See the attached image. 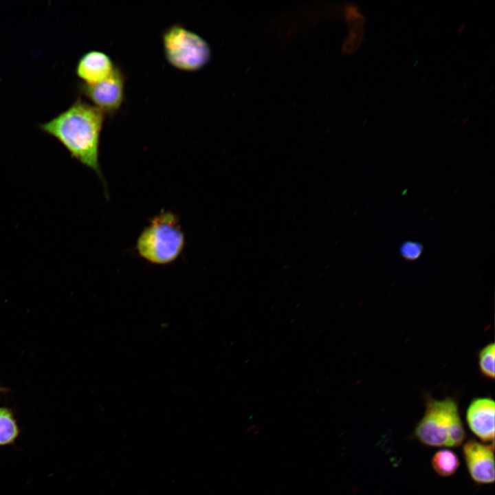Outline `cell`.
<instances>
[{"label":"cell","mask_w":495,"mask_h":495,"mask_svg":"<svg viewBox=\"0 0 495 495\" xmlns=\"http://www.w3.org/2000/svg\"><path fill=\"white\" fill-rule=\"evenodd\" d=\"M494 414L495 402L490 397H475L467 408L468 427L483 441L494 443Z\"/></svg>","instance_id":"obj_7"},{"label":"cell","mask_w":495,"mask_h":495,"mask_svg":"<svg viewBox=\"0 0 495 495\" xmlns=\"http://www.w3.org/2000/svg\"><path fill=\"white\" fill-rule=\"evenodd\" d=\"M495 344L489 343L478 353V366L481 374L488 380L494 379Z\"/></svg>","instance_id":"obj_10"},{"label":"cell","mask_w":495,"mask_h":495,"mask_svg":"<svg viewBox=\"0 0 495 495\" xmlns=\"http://www.w3.org/2000/svg\"><path fill=\"white\" fill-rule=\"evenodd\" d=\"M105 114L81 98L40 129L56 138L71 156L94 171L104 184L100 165V140Z\"/></svg>","instance_id":"obj_1"},{"label":"cell","mask_w":495,"mask_h":495,"mask_svg":"<svg viewBox=\"0 0 495 495\" xmlns=\"http://www.w3.org/2000/svg\"><path fill=\"white\" fill-rule=\"evenodd\" d=\"M184 246L185 235L179 219L173 212L164 210L150 221L136 243L140 257L155 265L173 263Z\"/></svg>","instance_id":"obj_3"},{"label":"cell","mask_w":495,"mask_h":495,"mask_svg":"<svg viewBox=\"0 0 495 495\" xmlns=\"http://www.w3.org/2000/svg\"><path fill=\"white\" fill-rule=\"evenodd\" d=\"M422 252V246L419 243L407 241L404 243L400 248L402 256L407 260H415L418 258Z\"/></svg>","instance_id":"obj_12"},{"label":"cell","mask_w":495,"mask_h":495,"mask_svg":"<svg viewBox=\"0 0 495 495\" xmlns=\"http://www.w3.org/2000/svg\"><path fill=\"white\" fill-rule=\"evenodd\" d=\"M463 29H464V25H463V26H461V27L459 28V34L461 33V31H463Z\"/></svg>","instance_id":"obj_13"},{"label":"cell","mask_w":495,"mask_h":495,"mask_svg":"<svg viewBox=\"0 0 495 495\" xmlns=\"http://www.w3.org/2000/svg\"><path fill=\"white\" fill-rule=\"evenodd\" d=\"M494 443L485 445L471 439L463 446L464 459L472 480L478 484L494 481Z\"/></svg>","instance_id":"obj_6"},{"label":"cell","mask_w":495,"mask_h":495,"mask_svg":"<svg viewBox=\"0 0 495 495\" xmlns=\"http://www.w3.org/2000/svg\"><path fill=\"white\" fill-rule=\"evenodd\" d=\"M162 40L166 60L179 70L197 71L210 58V48L206 41L180 24L166 29Z\"/></svg>","instance_id":"obj_4"},{"label":"cell","mask_w":495,"mask_h":495,"mask_svg":"<svg viewBox=\"0 0 495 495\" xmlns=\"http://www.w3.org/2000/svg\"><path fill=\"white\" fill-rule=\"evenodd\" d=\"M125 82L124 72L116 65L112 74L104 80L91 85L79 84L78 91L105 116H113L124 102Z\"/></svg>","instance_id":"obj_5"},{"label":"cell","mask_w":495,"mask_h":495,"mask_svg":"<svg viewBox=\"0 0 495 495\" xmlns=\"http://www.w3.org/2000/svg\"><path fill=\"white\" fill-rule=\"evenodd\" d=\"M425 411L413 434L422 444L430 447H458L465 439L458 402L453 397L437 399L424 394Z\"/></svg>","instance_id":"obj_2"},{"label":"cell","mask_w":495,"mask_h":495,"mask_svg":"<svg viewBox=\"0 0 495 495\" xmlns=\"http://www.w3.org/2000/svg\"><path fill=\"white\" fill-rule=\"evenodd\" d=\"M431 465L434 472L441 476L447 477L454 474L458 470L460 461L452 450L443 449L432 456Z\"/></svg>","instance_id":"obj_9"},{"label":"cell","mask_w":495,"mask_h":495,"mask_svg":"<svg viewBox=\"0 0 495 495\" xmlns=\"http://www.w3.org/2000/svg\"><path fill=\"white\" fill-rule=\"evenodd\" d=\"M115 67L116 65L108 54L102 51L91 50L79 58L76 74L82 83L91 85L108 78Z\"/></svg>","instance_id":"obj_8"},{"label":"cell","mask_w":495,"mask_h":495,"mask_svg":"<svg viewBox=\"0 0 495 495\" xmlns=\"http://www.w3.org/2000/svg\"><path fill=\"white\" fill-rule=\"evenodd\" d=\"M18 434L16 422L8 410L0 408V445L14 441Z\"/></svg>","instance_id":"obj_11"}]
</instances>
